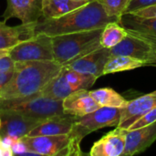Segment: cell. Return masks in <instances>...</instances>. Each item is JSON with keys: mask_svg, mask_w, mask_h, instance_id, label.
<instances>
[{"mask_svg": "<svg viewBox=\"0 0 156 156\" xmlns=\"http://www.w3.org/2000/svg\"><path fill=\"white\" fill-rule=\"evenodd\" d=\"M100 107L89 90H78L63 100L64 112L76 117L86 115Z\"/></svg>", "mask_w": 156, "mask_h": 156, "instance_id": "e0dca14e", "label": "cell"}, {"mask_svg": "<svg viewBox=\"0 0 156 156\" xmlns=\"http://www.w3.org/2000/svg\"><path fill=\"white\" fill-rule=\"evenodd\" d=\"M14 71H8V72H2L0 73V90L10 80V79L13 76Z\"/></svg>", "mask_w": 156, "mask_h": 156, "instance_id": "f546056e", "label": "cell"}, {"mask_svg": "<svg viewBox=\"0 0 156 156\" xmlns=\"http://www.w3.org/2000/svg\"><path fill=\"white\" fill-rule=\"evenodd\" d=\"M102 29L98 28L52 37L55 61L64 66L101 48Z\"/></svg>", "mask_w": 156, "mask_h": 156, "instance_id": "3957f363", "label": "cell"}, {"mask_svg": "<svg viewBox=\"0 0 156 156\" xmlns=\"http://www.w3.org/2000/svg\"><path fill=\"white\" fill-rule=\"evenodd\" d=\"M83 1H87V2H91V1H94V0H83Z\"/></svg>", "mask_w": 156, "mask_h": 156, "instance_id": "d6a6232c", "label": "cell"}, {"mask_svg": "<svg viewBox=\"0 0 156 156\" xmlns=\"http://www.w3.org/2000/svg\"><path fill=\"white\" fill-rule=\"evenodd\" d=\"M120 18L109 16L102 5L91 1L60 17L40 19L35 25V34H46L50 37L74 32L103 28L108 23Z\"/></svg>", "mask_w": 156, "mask_h": 156, "instance_id": "7a4b0ae2", "label": "cell"}, {"mask_svg": "<svg viewBox=\"0 0 156 156\" xmlns=\"http://www.w3.org/2000/svg\"><path fill=\"white\" fill-rule=\"evenodd\" d=\"M104 8L106 13L114 17L120 18L124 14L129 0H97Z\"/></svg>", "mask_w": 156, "mask_h": 156, "instance_id": "cb8c5ba5", "label": "cell"}, {"mask_svg": "<svg viewBox=\"0 0 156 156\" xmlns=\"http://www.w3.org/2000/svg\"><path fill=\"white\" fill-rule=\"evenodd\" d=\"M156 122V108L151 110L150 112H146L145 114H144L141 118H139L134 123H133L129 129V130H134V129H138V128H141V127H144V126H146V125H149L153 122Z\"/></svg>", "mask_w": 156, "mask_h": 156, "instance_id": "d4e9b609", "label": "cell"}, {"mask_svg": "<svg viewBox=\"0 0 156 156\" xmlns=\"http://www.w3.org/2000/svg\"><path fill=\"white\" fill-rule=\"evenodd\" d=\"M43 0H6L4 21L16 18L22 24L37 23L42 18Z\"/></svg>", "mask_w": 156, "mask_h": 156, "instance_id": "8fae6325", "label": "cell"}, {"mask_svg": "<svg viewBox=\"0 0 156 156\" xmlns=\"http://www.w3.org/2000/svg\"><path fill=\"white\" fill-rule=\"evenodd\" d=\"M12 150L11 147L7 146L6 144H5V143L3 142L1 136H0V156H12Z\"/></svg>", "mask_w": 156, "mask_h": 156, "instance_id": "4dcf8cb0", "label": "cell"}, {"mask_svg": "<svg viewBox=\"0 0 156 156\" xmlns=\"http://www.w3.org/2000/svg\"><path fill=\"white\" fill-rule=\"evenodd\" d=\"M9 49H7V50H2V49H0V58L1 57H3V56H5V55H7V54H9Z\"/></svg>", "mask_w": 156, "mask_h": 156, "instance_id": "1f68e13d", "label": "cell"}, {"mask_svg": "<svg viewBox=\"0 0 156 156\" xmlns=\"http://www.w3.org/2000/svg\"><path fill=\"white\" fill-rule=\"evenodd\" d=\"M98 79L93 75L82 73L62 66L59 73L54 77L39 92V95L54 99L64 100L73 92L90 90Z\"/></svg>", "mask_w": 156, "mask_h": 156, "instance_id": "8992f818", "label": "cell"}, {"mask_svg": "<svg viewBox=\"0 0 156 156\" xmlns=\"http://www.w3.org/2000/svg\"><path fill=\"white\" fill-rule=\"evenodd\" d=\"M144 66H146L144 61L129 56H123V55L111 56V58H109V60L107 61L104 67L103 76L111 73L133 70Z\"/></svg>", "mask_w": 156, "mask_h": 156, "instance_id": "44dd1931", "label": "cell"}, {"mask_svg": "<svg viewBox=\"0 0 156 156\" xmlns=\"http://www.w3.org/2000/svg\"><path fill=\"white\" fill-rule=\"evenodd\" d=\"M90 91L93 99L101 107L125 108L129 102V101L112 88H101Z\"/></svg>", "mask_w": 156, "mask_h": 156, "instance_id": "7402d4cb", "label": "cell"}, {"mask_svg": "<svg viewBox=\"0 0 156 156\" xmlns=\"http://www.w3.org/2000/svg\"><path fill=\"white\" fill-rule=\"evenodd\" d=\"M30 154L45 156H69L70 139L69 134L26 135L21 138Z\"/></svg>", "mask_w": 156, "mask_h": 156, "instance_id": "ba28073f", "label": "cell"}, {"mask_svg": "<svg viewBox=\"0 0 156 156\" xmlns=\"http://www.w3.org/2000/svg\"><path fill=\"white\" fill-rule=\"evenodd\" d=\"M156 108V90L130 101L124 108L121 122L117 127L128 130L144 114Z\"/></svg>", "mask_w": 156, "mask_h": 156, "instance_id": "2e32d148", "label": "cell"}, {"mask_svg": "<svg viewBox=\"0 0 156 156\" xmlns=\"http://www.w3.org/2000/svg\"><path fill=\"white\" fill-rule=\"evenodd\" d=\"M119 23L128 32L146 39L156 48V17H143L126 13L120 16Z\"/></svg>", "mask_w": 156, "mask_h": 156, "instance_id": "9a60e30c", "label": "cell"}, {"mask_svg": "<svg viewBox=\"0 0 156 156\" xmlns=\"http://www.w3.org/2000/svg\"><path fill=\"white\" fill-rule=\"evenodd\" d=\"M156 141V122L134 130H126V144L122 156H133L146 151Z\"/></svg>", "mask_w": 156, "mask_h": 156, "instance_id": "4fadbf2b", "label": "cell"}, {"mask_svg": "<svg viewBox=\"0 0 156 156\" xmlns=\"http://www.w3.org/2000/svg\"><path fill=\"white\" fill-rule=\"evenodd\" d=\"M153 5H156V0H129L124 14L134 13L140 9L151 6Z\"/></svg>", "mask_w": 156, "mask_h": 156, "instance_id": "484cf974", "label": "cell"}, {"mask_svg": "<svg viewBox=\"0 0 156 156\" xmlns=\"http://www.w3.org/2000/svg\"><path fill=\"white\" fill-rule=\"evenodd\" d=\"M1 123H2V120H1V116H0V127H1Z\"/></svg>", "mask_w": 156, "mask_h": 156, "instance_id": "836d02e7", "label": "cell"}, {"mask_svg": "<svg viewBox=\"0 0 156 156\" xmlns=\"http://www.w3.org/2000/svg\"><path fill=\"white\" fill-rule=\"evenodd\" d=\"M127 34V30L119 23V21L110 22L102 29L101 35V45L107 48H112L122 42Z\"/></svg>", "mask_w": 156, "mask_h": 156, "instance_id": "603a6c76", "label": "cell"}, {"mask_svg": "<svg viewBox=\"0 0 156 156\" xmlns=\"http://www.w3.org/2000/svg\"><path fill=\"white\" fill-rule=\"evenodd\" d=\"M12 154L13 155H16V154H30L26 147V145L23 144V142L21 141V139L19 141H17L16 143H15L12 147Z\"/></svg>", "mask_w": 156, "mask_h": 156, "instance_id": "f1b7e54d", "label": "cell"}, {"mask_svg": "<svg viewBox=\"0 0 156 156\" xmlns=\"http://www.w3.org/2000/svg\"><path fill=\"white\" fill-rule=\"evenodd\" d=\"M0 112L16 113L42 121L66 114L62 100H54L39 94L20 99H0Z\"/></svg>", "mask_w": 156, "mask_h": 156, "instance_id": "5b68a950", "label": "cell"}, {"mask_svg": "<svg viewBox=\"0 0 156 156\" xmlns=\"http://www.w3.org/2000/svg\"><path fill=\"white\" fill-rule=\"evenodd\" d=\"M110 51L112 56H129L144 61L146 66H156L154 46L146 39L131 32H128L127 36L117 46L110 48Z\"/></svg>", "mask_w": 156, "mask_h": 156, "instance_id": "30bf717a", "label": "cell"}, {"mask_svg": "<svg viewBox=\"0 0 156 156\" xmlns=\"http://www.w3.org/2000/svg\"><path fill=\"white\" fill-rule=\"evenodd\" d=\"M126 144V130L116 127L92 145L90 156H122Z\"/></svg>", "mask_w": 156, "mask_h": 156, "instance_id": "5bb4252c", "label": "cell"}, {"mask_svg": "<svg viewBox=\"0 0 156 156\" xmlns=\"http://www.w3.org/2000/svg\"><path fill=\"white\" fill-rule=\"evenodd\" d=\"M35 25L22 24L16 27L5 25V21H0V49H11L18 43L35 36Z\"/></svg>", "mask_w": 156, "mask_h": 156, "instance_id": "ac0fdd59", "label": "cell"}, {"mask_svg": "<svg viewBox=\"0 0 156 156\" xmlns=\"http://www.w3.org/2000/svg\"><path fill=\"white\" fill-rule=\"evenodd\" d=\"M88 3L83 0H43L41 19L60 17Z\"/></svg>", "mask_w": 156, "mask_h": 156, "instance_id": "ffe728a7", "label": "cell"}, {"mask_svg": "<svg viewBox=\"0 0 156 156\" xmlns=\"http://www.w3.org/2000/svg\"><path fill=\"white\" fill-rule=\"evenodd\" d=\"M133 14L143 17H156V5H153L151 6L140 9Z\"/></svg>", "mask_w": 156, "mask_h": 156, "instance_id": "83f0119b", "label": "cell"}, {"mask_svg": "<svg viewBox=\"0 0 156 156\" xmlns=\"http://www.w3.org/2000/svg\"><path fill=\"white\" fill-rule=\"evenodd\" d=\"M9 56L16 62L55 60L52 37L46 34H36L12 48Z\"/></svg>", "mask_w": 156, "mask_h": 156, "instance_id": "52a82bcc", "label": "cell"}, {"mask_svg": "<svg viewBox=\"0 0 156 156\" xmlns=\"http://www.w3.org/2000/svg\"><path fill=\"white\" fill-rule=\"evenodd\" d=\"M16 62L14 59H12L9 54L1 57L0 58V73L14 71L16 68Z\"/></svg>", "mask_w": 156, "mask_h": 156, "instance_id": "4316f807", "label": "cell"}, {"mask_svg": "<svg viewBox=\"0 0 156 156\" xmlns=\"http://www.w3.org/2000/svg\"><path fill=\"white\" fill-rule=\"evenodd\" d=\"M76 116L69 114L58 115L43 121L40 124L35 127L27 135H59L69 134L76 121Z\"/></svg>", "mask_w": 156, "mask_h": 156, "instance_id": "d6986e66", "label": "cell"}, {"mask_svg": "<svg viewBox=\"0 0 156 156\" xmlns=\"http://www.w3.org/2000/svg\"><path fill=\"white\" fill-rule=\"evenodd\" d=\"M111 56L110 48L101 47L98 49L64 66L82 73L93 75L99 79L103 76L104 67Z\"/></svg>", "mask_w": 156, "mask_h": 156, "instance_id": "7c38bea8", "label": "cell"}, {"mask_svg": "<svg viewBox=\"0 0 156 156\" xmlns=\"http://www.w3.org/2000/svg\"><path fill=\"white\" fill-rule=\"evenodd\" d=\"M124 108L100 107L86 115L77 117L69 133V156L82 155L80 144L83 138L90 133L105 127H117L121 122Z\"/></svg>", "mask_w": 156, "mask_h": 156, "instance_id": "277c9868", "label": "cell"}, {"mask_svg": "<svg viewBox=\"0 0 156 156\" xmlns=\"http://www.w3.org/2000/svg\"><path fill=\"white\" fill-rule=\"evenodd\" d=\"M0 116L2 120L0 136L5 144L9 147H12L15 143L27 135L43 122L42 120L10 112H0Z\"/></svg>", "mask_w": 156, "mask_h": 156, "instance_id": "9c48e42d", "label": "cell"}, {"mask_svg": "<svg viewBox=\"0 0 156 156\" xmlns=\"http://www.w3.org/2000/svg\"><path fill=\"white\" fill-rule=\"evenodd\" d=\"M62 69L55 60L16 62L10 80L0 90V99H20L34 96Z\"/></svg>", "mask_w": 156, "mask_h": 156, "instance_id": "6da1fadb", "label": "cell"}]
</instances>
